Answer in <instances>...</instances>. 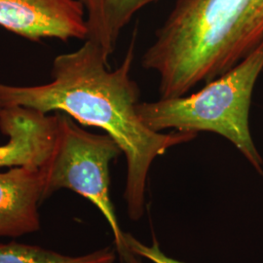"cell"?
Masks as SVG:
<instances>
[{"label":"cell","instance_id":"3","mask_svg":"<svg viewBox=\"0 0 263 263\" xmlns=\"http://www.w3.org/2000/svg\"><path fill=\"white\" fill-rule=\"evenodd\" d=\"M263 70V41L222 76L188 96L142 102L137 110L151 130L209 132L230 141L263 175V159L250 128L254 86Z\"/></svg>","mask_w":263,"mask_h":263},{"label":"cell","instance_id":"2","mask_svg":"<svg viewBox=\"0 0 263 263\" xmlns=\"http://www.w3.org/2000/svg\"><path fill=\"white\" fill-rule=\"evenodd\" d=\"M263 41V0H176L141 66L161 98L187 95L224 74Z\"/></svg>","mask_w":263,"mask_h":263},{"label":"cell","instance_id":"9","mask_svg":"<svg viewBox=\"0 0 263 263\" xmlns=\"http://www.w3.org/2000/svg\"><path fill=\"white\" fill-rule=\"evenodd\" d=\"M114 259V253L108 248L81 256H68L34 246L0 245V263H113Z\"/></svg>","mask_w":263,"mask_h":263},{"label":"cell","instance_id":"10","mask_svg":"<svg viewBox=\"0 0 263 263\" xmlns=\"http://www.w3.org/2000/svg\"><path fill=\"white\" fill-rule=\"evenodd\" d=\"M126 242L129 247V250L135 255H140L145 257L154 263H184L178 261L174 258H170L166 254H163L160 250L159 245L156 240L153 241V245L148 247L141 244L137 239H135L131 234L125 233Z\"/></svg>","mask_w":263,"mask_h":263},{"label":"cell","instance_id":"5","mask_svg":"<svg viewBox=\"0 0 263 263\" xmlns=\"http://www.w3.org/2000/svg\"><path fill=\"white\" fill-rule=\"evenodd\" d=\"M0 27L32 41L86 40L84 6L79 0H0Z\"/></svg>","mask_w":263,"mask_h":263},{"label":"cell","instance_id":"1","mask_svg":"<svg viewBox=\"0 0 263 263\" xmlns=\"http://www.w3.org/2000/svg\"><path fill=\"white\" fill-rule=\"evenodd\" d=\"M137 32L121 65L109 66L99 45L90 40L76 51L56 57L52 80L36 86L0 83V104L24 106L48 114L66 113L84 126L105 132L118 144L127 162L125 200L132 219L143 215L144 196L153 161L170 148L193 141L197 133L155 132L140 118V89L131 77Z\"/></svg>","mask_w":263,"mask_h":263},{"label":"cell","instance_id":"11","mask_svg":"<svg viewBox=\"0 0 263 263\" xmlns=\"http://www.w3.org/2000/svg\"><path fill=\"white\" fill-rule=\"evenodd\" d=\"M1 109H2V106H1V104H0V111H1Z\"/></svg>","mask_w":263,"mask_h":263},{"label":"cell","instance_id":"6","mask_svg":"<svg viewBox=\"0 0 263 263\" xmlns=\"http://www.w3.org/2000/svg\"><path fill=\"white\" fill-rule=\"evenodd\" d=\"M58 117L24 106L0 111V130L9 141L0 144V168L43 167L56 142Z\"/></svg>","mask_w":263,"mask_h":263},{"label":"cell","instance_id":"7","mask_svg":"<svg viewBox=\"0 0 263 263\" xmlns=\"http://www.w3.org/2000/svg\"><path fill=\"white\" fill-rule=\"evenodd\" d=\"M41 168L13 167L0 173V236L24 235L39 229L38 204L43 199Z\"/></svg>","mask_w":263,"mask_h":263},{"label":"cell","instance_id":"4","mask_svg":"<svg viewBox=\"0 0 263 263\" xmlns=\"http://www.w3.org/2000/svg\"><path fill=\"white\" fill-rule=\"evenodd\" d=\"M58 129L53 152L41 167L43 199L67 188L98 208L112 229L121 263H140L129 250L110 199L109 164L122 151L107 134L97 135L81 128L66 113L57 112Z\"/></svg>","mask_w":263,"mask_h":263},{"label":"cell","instance_id":"8","mask_svg":"<svg viewBox=\"0 0 263 263\" xmlns=\"http://www.w3.org/2000/svg\"><path fill=\"white\" fill-rule=\"evenodd\" d=\"M84 6L88 35L109 60L118 39L133 18L160 0H79Z\"/></svg>","mask_w":263,"mask_h":263}]
</instances>
